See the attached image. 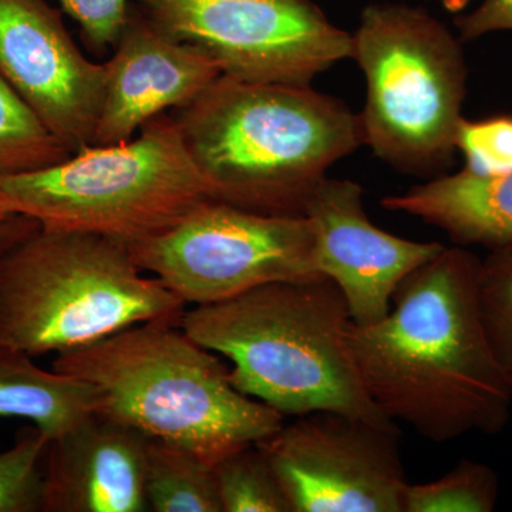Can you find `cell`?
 Instances as JSON below:
<instances>
[{"instance_id": "obj_18", "label": "cell", "mask_w": 512, "mask_h": 512, "mask_svg": "<svg viewBox=\"0 0 512 512\" xmlns=\"http://www.w3.org/2000/svg\"><path fill=\"white\" fill-rule=\"evenodd\" d=\"M72 154L0 74V175L40 170Z\"/></svg>"}, {"instance_id": "obj_17", "label": "cell", "mask_w": 512, "mask_h": 512, "mask_svg": "<svg viewBox=\"0 0 512 512\" xmlns=\"http://www.w3.org/2000/svg\"><path fill=\"white\" fill-rule=\"evenodd\" d=\"M144 491L148 511L222 512L211 464L151 437L144 456Z\"/></svg>"}, {"instance_id": "obj_16", "label": "cell", "mask_w": 512, "mask_h": 512, "mask_svg": "<svg viewBox=\"0 0 512 512\" xmlns=\"http://www.w3.org/2000/svg\"><path fill=\"white\" fill-rule=\"evenodd\" d=\"M99 407L90 383L47 372L22 350L0 345V419L32 421L50 440Z\"/></svg>"}, {"instance_id": "obj_5", "label": "cell", "mask_w": 512, "mask_h": 512, "mask_svg": "<svg viewBox=\"0 0 512 512\" xmlns=\"http://www.w3.org/2000/svg\"><path fill=\"white\" fill-rule=\"evenodd\" d=\"M185 303L147 278L126 244L39 227L0 258V345L35 357L146 322L180 325Z\"/></svg>"}, {"instance_id": "obj_22", "label": "cell", "mask_w": 512, "mask_h": 512, "mask_svg": "<svg viewBox=\"0 0 512 512\" xmlns=\"http://www.w3.org/2000/svg\"><path fill=\"white\" fill-rule=\"evenodd\" d=\"M478 298L488 342L512 386V244L491 249L481 261Z\"/></svg>"}, {"instance_id": "obj_20", "label": "cell", "mask_w": 512, "mask_h": 512, "mask_svg": "<svg viewBox=\"0 0 512 512\" xmlns=\"http://www.w3.org/2000/svg\"><path fill=\"white\" fill-rule=\"evenodd\" d=\"M500 480L490 466L461 460L437 480L404 488L403 512H493Z\"/></svg>"}, {"instance_id": "obj_14", "label": "cell", "mask_w": 512, "mask_h": 512, "mask_svg": "<svg viewBox=\"0 0 512 512\" xmlns=\"http://www.w3.org/2000/svg\"><path fill=\"white\" fill-rule=\"evenodd\" d=\"M148 437L100 412L49 441L43 512H146Z\"/></svg>"}, {"instance_id": "obj_1", "label": "cell", "mask_w": 512, "mask_h": 512, "mask_svg": "<svg viewBox=\"0 0 512 512\" xmlns=\"http://www.w3.org/2000/svg\"><path fill=\"white\" fill-rule=\"evenodd\" d=\"M480 264L467 248L446 247L404 279L384 318L346 330L380 412L434 443L497 434L510 421L512 386L481 316Z\"/></svg>"}, {"instance_id": "obj_15", "label": "cell", "mask_w": 512, "mask_h": 512, "mask_svg": "<svg viewBox=\"0 0 512 512\" xmlns=\"http://www.w3.org/2000/svg\"><path fill=\"white\" fill-rule=\"evenodd\" d=\"M382 205L440 228L458 247L480 245L491 251L512 244V171L440 175L404 194L384 197Z\"/></svg>"}, {"instance_id": "obj_2", "label": "cell", "mask_w": 512, "mask_h": 512, "mask_svg": "<svg viewBox=\"0 0 512 512\" xmlns=\"http://www.w3.org/2000/svg\"><path fill=\"white\" fill-rule=\"evenodd\" d=\"M174 119L212 200L262 214L303 215L326 171L365 144L336 97L224 74Z\"/></svg>"}, {"instance_id": "obj_24", "label": "cell", "mask_w": 512, "mask_h": 512, "mask_svg": "<svg viewBox=\"0 0 512 512\" xmlns=\"http://www.w3.org/2000/svg\"><path fill=\"white\" fill-rule=\"evenodd\" d=\"M77 23L90 46H116L130 16V0H57Z\"/></svg>"}, {"instance_id": "obj_7", "label": "cell", "mask_w": 512, "mask_h": 512, "mask_svg": "<svg viewBox=\"0 0 512 512\" xmlns=\"http://www.w3.org/2000/svg\"><path fill=\"white\" fill-rule=\"evenodd\" d=\"M352 43L367 84L365 144L402 173L427 177L450 167L467 94L461 40L419 6L372 3Z\"/></svg>"}, {"instance_id": "obj_3", "label": "cell", "mask_w": 512, "mask_h": 512, "mask_svg": "<svg viewBox=\"0 0 512 512\" xmlns=\"http://www.w3.org/2000/svg\"><path fill=\"white\" fill-rule=\"evenodd\" d=\"M348 302L326 276L258 286L184 312L181 329L231 362L239 392L282 416L332 410L392 420L363 387L350 357Z\"/></svg>"}, {"instance_id": "obj_27", "label": "cell", "mask_w": 512, "mask_h": 512, "mask_svg": "<svg viewBox=\"0 0 512 512\" xmlns=\"http://www.w3.org/2000/svg\"><path fill=\"white\" fill-rule=\"evenodd\" d=\"M15 214L16 212L10 210L9 205L6 204L2 197H0V227H2V225L5 224V222Z\"/></svg>"}, {"instance_id": "obj_6", "label": "cell", "mask_w": 512, "mask_h": 512, "mask_svg": "<svg viewBox=\"0 0 512 512\" xmlns=\"http://www.w3.org/2000/svg\"><path fill=\"white\" fill-rule=\"evenodd\" d=\"M0 197L40 227L126 245L167 231L211 200L177 121L165 114L126 143L87 146L62 163L0 175Z\"/></svg>"}, {"instance_id": "obj_26", "label": "cell", "mask_w": 512, "mask_h": 512, "mask_svg": "<svg viewBox=\"0 0 512 512\" xmlns=\"http://www.w3.org/2000/svg\"><path fill=\"white\" fill-rule=\"evenodd\" d=\"M40 227L39 222L26 215L15 214L10 217L5 224L0 227V258L19 244L22 239L29 237L30 234Z\"/></svg>"}, {"instance_id": "obj_11", "label": "cell", "mask_w": 512, "mask_h": 512, "mask_svg": "<svg viewBox=\"0 0 512 512\" xmlns=\"http://www.w3.org/2000/svg\"><path fill=\"white\" fill-rule=\"evenodd\" d=\"M0 74L73 154L93 146L106 66L80 52L47 0H0Z\"/></svg>"}, {"instance_id": "obj_19", "label": "cell", "mask_w": 512, "mask_h": 512, "mask_svg": "<svg viewBox=\"0 0 512 512\" xmlns=\"http://www.w3.org/2000/svg\"><path fill=\"white\" fill-rule=\"evenodd\" d=\"M212 471L222 512H292L271 464L256 444L231 451Z\"/></svg>"}, {"instance_id": "obj_8", "label": "cell", "mask_w": 512, "mask_h": 512, "mask_svg": "<svg viewBox=\"0 0 512 512\" xmlns=\"http://www.w3.org/2000/svg\"><path fill=\"white\" fill-rule=\"evenodd\" d=\"M127 247L138 268L185 305H211L258 286L323 276L308 217L262 214L212 198L174 227Z\"/></svg>"}, {"instance_id": "obj_10", "label": "cell", "mask_w": 512, "mask_h": 512, "mask_svg": "<svg viewBox=\"0 0 512 512\" xmlns=\"http://www.w3.org/2000/svg\"><path fill=\"white\" fill-rule=\"evenodd\" d=\"M399 441L396 421L319 410L255 444L292 512H403Z\"/></svg>"}, {"instance_id": "obj_4", "label": "cell", "mask_w": 512, "mask_h": 512, "mask_svg": "<svg viewBox=\"0 0 512 512\" xmlns=\"http://www.w3.org/2000/svg\"><path fill=\"white\" fill-rule=\"evenodd\" d=\"M53 370L92 384L97 412L211 466L284 424L281 413L239 392L220 357L171 322L140 323L59 353Z\"/></svg>"}, {"instance_id": "obj_23", "label": "cell", "mask_w": 512, "mask_h": 512, "mask_svg": "<svg viewBox=\"0 0 512 512\" xmlns=\"http://www.w3.org/2000/svg\"><path fill=\"white\" fill-rule=\"evenodd\" d=\"M456 150L463 154V170L476 175L512 171V116L483 120L461 119L456 133Z\"/></svg>"}, {"instance_id": "obj_21", "label": "cell", "mask_w": 512, "mask_h": 512, "mask_svg": "<svg viewBox=\"0 0 512 512\" xmlns=\"http://www.w3.org/2000/svg\"><path fill=\"white\" fill-rule=\"evenodd\" d=\"M49 441L32 426L19 431L12 447L0 451V512H43V463Z\"/></svg>"}, {"instance_id": "obj_9", "label": "cell", "mask_w": 512, "mask_h": 512, "mask_svg": "<svg viewBox=\"0 0 512 512\" xmlns=\"http://www.w3.org/2000/svg\"><path fill=\"white\" fill-rule=\"evenodd\" d=\"M168 35L200 49L224 76L311 86L352 59V35L312 0H138Z\"/></svg>"}, {"instance_id": "obj_12", "label": "cell", "mask_w": 512, "mask_h": 512, "mask_svg": "<svg viewBox=\"0 0 512 512\" xmlns=\"http://www.w3.org/2000/svg\"><path fill=\"white\" fill-rule=\"evenodd\" d=\"M303 215L315 227L319 274L338 285L356 325L384 318L404 279L446 248L376 227L367 217L362 187L349 180L323 178Z\"/></svg>"}, {"instance_id": "obj_25", "label": "cell", "mask_w": 512, "mask_h": 512, "mask_svg": "<svg viewBox=\"0 0 512 512\" xmlns=\"http://www.w3.org/2000/svg\"><path fill=\"white\" fill-rule=\"evenodd\" d=\"M458 39L473 42L488 33L512 30V0H483L477 9L456 19Z\"/></svg>"}, {"instance_id": "obj_13", "label": "cell", "mask_w": 512, "mask_h": 512, "mask_svg": "<svg viewBox=\"0 0 512 512\" xmlns=\"http://www.w3.org/2000/svg\"><path fill=\"white\" fill-rule=\"evenodd\" d=\"M104 66L106 87L93 146L126 143L148 121L187 106L222 76L210 56L133 8Z\"/></svg>"}]
</instances>
